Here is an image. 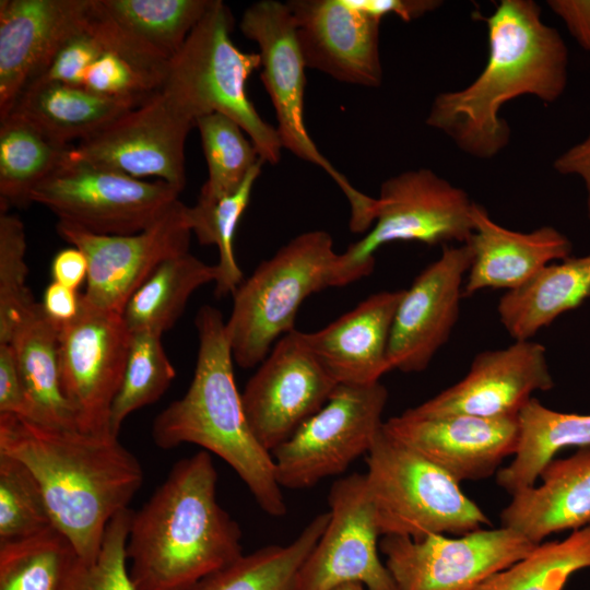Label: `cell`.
<instances>
[{
	"mask_svg": "<svg viewBox=\"0 0 590 590\" xmlns=\"http://www.w3.org/2000/svg\"><path fill=\"white\" fill-rule=\"evenodd\" d=\"M553 387L545 347L532 340H518L476 354L461 380L406 411L418 416L517 417L533 392Z\"/></svg>",
	"mask_w": 590,
	"mask_h": 590,
	"instance_id": "obj_19",
	"label": "cell"
},
{
	"mask_svg": "<svg viewBox=\"0 0 590 590\" xmlns=\"http://www.w3.org/2000/svg\"><path fill=\"white\" fill-rule=\"evenodd\" d=\"M0 452L32 472L54 527L85 563L96 559L108 523L128 509L143 483L139 460L111 434L0 414Z\"/></svg>",
	"mask_w": 590,
	"mask_h": 590,
	"instance_id": "obj_2",
	"label": "cell"
},
{
	"mask_svg": "<svg viewBox=\"0 0 590 590\" xmlns=\"http://www.w3.org/2000/svg\"><path fill=\"white\" fill-rule=\"evenodd\" d=\"M162 84L118 54L105 50L88 69L83 87L107 98L137 106L155 94Z\"/></svg>",
	"mask_w": 590,
	"mask_h": 590,
	"instance_id": "obj_42",
	"label": "cell"
},
{
	"mask_svg": "<svg viewBox=\"0 0 590 590\" xmlns=\"http://www.w3.org/2000/svg\"><path fill=\"white\" fill-rule=\"evenodd\" d=\"M337 257L328 232H305L239 284L225 321L236 364L255 367L280 338L295 330L296 314L306 297L330 287Z\"/></svg>",
	"mask_w": 590,
	"mask_h": 590,
	"instance_id": "obj_6",
	"label": "cell"
},
{
	"mask_svg": "<svg viewBox=\"0 0 590 590\" xmlns=\"http://www.w3.org/2000/svg\"><path fill=\"white\" fill-rule=\"evenodd\" d=\"M239 28L259 47L261 80L273 105L282 146L322 168L340 187L351 213L362 212L370 197L355 189L320 153L305 123L306 63L292 13L286 3L261 0L246 9Z\"/></svg>",
	"mask_w": 590,
	"mask_h": 590,
	"instance_id": "obj_11",
	"label": "cell"
},
{
	"mask_svg": "<svg viewBox=\"0 0 590 590\" xmlns=\"http://www.w3.org/2000/svg\"><path fill=\"white\" fill-rule=\"evenodd\" d=\"M9 343L33 408L31 422L78 428L74 411L61 387L59 329L46 317L40 303L16 326Z\"/></svg>",
	"mask_w": 590,
	"mask_h": 590,
	"instance_id": "obj_28",
	"label": "cell"
},
{
	"mask_svg": "<svg viewBox=\"0 0 590 590\" xmlns=\"http://www.w3.org/2000/svg\"><path fill=\"white\" fill-rule=\"evenodd\" d=\"M208 451L178 460L133 511L126 544L137 590H190L243 553L241 530L217 500Z\"/></svg>",
	"mask_w": 590,
	"mask_h": 590,
	"instance_id": "obj_3",
	"label": "cell"
},
{
	"mask_svg": "<svg viewBox=\"0 0 590 590\" xmlns=\"http://www.w3.org/2000/svg\"><path fill=\"white\" fill-rule=\"evenodd\" d=\"M403 293L371 294L327 327L300 331L306 347L337 385H373L390 370L388 344Z\"/></svg>",
	"mask_w": 590,
	"mask_h": 590,
	"instance_id": "obj_24",
	"label": "cell"
},
{
	"mask_svg": "<svg viewBox=\"0 0 590 590\" xmlns=\"http://www.w3.org/2000/svg\"><path fill=\"white\" fill-rule=\"evenodd\" d=\"M194 119L165 88L91 137L72 145L69 156L146 180L156 178L182 190L185 142Z\"/></svg>",
	"mask_w": 590,
	"mask_h": 590,
	"instance_id": "obj_13",
	"label": "cell"
},
{
	"mask_svg": "<svg viewBox=\"0 0 590 590\" xmlns=\"http://www.w3.org/2000/svg\"><path fill=\"white\" fill-rule=\"evenodd\" d=\"M471 260L467 244L442 246L440 257L404 290L388 344L390 370L423 371L448 341L458 321Z\"/></svg>",
	"mask_w": 590,
	"mask_h": 590,
	"instance_id": "obj_18",
	"label": "cell"
},
{
	"mask_svg": "<svg viewBox=\"0 0 590 590\" xmlns=\"http://www.w3.org/2000/svg\"><path fill=\"white\" fill-rule=\"evenodd\" d=\"M26 239L19 216L0 214V343H9L16 326L37 304L26 286Z\"/></svg>",
	"mask_w": 590,
	"mask_h": 590,
	"instance_id": "obj_40",
	"label": "cell"
},
{
	"mask_svg": "<svg viewBox=\"0 0 590 590\" xmlns=\"http://www.w3.org/2000/svg\"><path fill=\"white\" fill-rule=\"evenodd\" d=\"M286 4L307 68L343 83L381 84L380 20L350 0H291Z\"/></svg>",
	"mask_w": 590,
	"mask_h": 590,
	"instance_id": "obj_22",
	"label": "cell"
},
{
	"mask_svg": "<svg viewBox=\"0 0 590 590\" xmlns=\"http://www.w3.org/2000/svg\"><path fill=\"white\" fill-rule=\"evenodd\" d=\"M76 558L70 541L55 527L0 542V590H62Z\"/></svg>",
	"mask_w": 590,
	"mask_h": 590,
	"instance_id": "obj_34",
	"label": "cell"
},
{
	"mask_svg": "<svg viewBox=\"0 0 590 590\" xmlns=\"http://www.w3.org/2000/svg\"><path fill=\"white\" fill-rule=\"evenodd\" d=\"M105 50L98 38L86 27L59 48L44 72L34 81L83 86L88 69Z\"/></svg>",
	"mask_w": 590,
	"mask_h": 590,
	"instance_id": "obj_43",
	"label": "cell"
},
{
	"mask_svg": "<svg viewBox=\"0 0 590 590\" xmlns=\"http://www.w3.org/2000/svg\"><path fill=\"white\" fill-rule=\"evenodd\" d=\"M71 148L14 113L0 118L1 211L28 205L32 190L67 160Z\"/></svg>",
	"mask_w": 590,
	"mask_h": 590,
	"instance_id": "obj_32",
	"label": "cell"
},
{
	"mask_svg": "<svg viewBox=\"0 0 590 590\" xmlns=\"http://www.w3.org/2000/svg\"><path fill=\"white\" fill-rule=\"evenodd\" d=\"M50 272L54 282L78 291L79 286L87 279V259L74 246L62 249L54 257Z\"/></svg>",
	"mask_w": 590,
	"mask_h": 590,
	"instance_id": "obj_48",
	"label": "cell"
},
{
	"mask_svg": "<svg viewBox=\"0 0 590 590\" xmlns=\"http://www.w3.org/2000/svg\"><path fill=\"white\" fill-rule=\"evenodd\" d=\"M588 137H590V133H589V135H588Z\"/></svg>",
	"mask_w": 590,
	"mask_h": 590,
	"instance_id": "obj_51",
	"label": "cell"
},
{
	"mask_svg": "<svg viewBox=\"0 0 590 590\" xmlns=\"http://www.w3.org/2000/svg\"><path fill=\"white\" fill-rule=\"evenodd\" d=\"M387 400L380 381L338 385L323 406L271 452L280 486L312 487L367 455L382 428Z\"/></svg>",
	"mask_w": 590,
	"mask_h": 590,
	"instance_id": "obj_10",
	"label": "cell"
},
{
	"mask_svg": "<svg viewBox=\"0 0 590 590\" xmlns=\"http://www.w3.org/2000/svg\"><path fill=\"white\" fill-rule=\"evenodd\" d=\"M329 521V511L315 516L285 545H267L243 554L190 590H296L302 566Z\"/></svg>",
	"mask_w": 590,
	"mask_h": 590,
	"instance_id": "obj_33",
	"label": "cell"
},
{
	"mask_svg": "<svg viewBox=\"0 0 590 590\" xmlns=\"http://www.w3.org/2000/svg\"><path fill=\"white\" fill-rule=\"evenodd\" d=\"M338 385L293 330L280 338L247 381V422L270 453L328 401Z\"/></svg>",
	"mask_w": 590,
	"mask_h": 590,
	"instance_id": "obj_17",
	"label": "cell"
},
{
	"mask_svg": "<svg viewBox=\"0 0 590 590\" xmlns=\"http://www.w3.org/2000/svg\"><path fill=\"white\" fill-rule=\"evenodd\" d=\"M589 296L590 252L552 262L519 287L506 291L498 300L497 314L515 341L531 340Z\"/></svg>",
	"mask_w": 590,
	"mask_h": 590,
	"instance_id": "obj_27",
	"label": "cell"
},
{
	"mask_svg": "<svg viewBox=\"0 0 590 590\" xmlns=\"http://www.w3.org/2000/svg\"><path fill=\"white\" fill-rule=\"evenodd\" d=\"M199 346L186 393L160 412L152 423L156 447L184 444L202 447L224 460L269 516L287 512L272 455L251 432L238 391L225 321L219 309L204 305L196 316Z\"/></svg>",
	"mask_w": 590,
	"mask_h": 590,
	"instance_id": "obj_4",
	"label": "cell"
},
{
	"mask_svg": "<svg viewBox=\"0 0 590 590\" xmlns=\"http://www.w3.org/2000/svg\"><path fill=\"white\" fill-rule=\"evenodd\" d=\"M213 0H92L87 31L163 84L168 64Z\"/></svg>",
	"mask_w": 590,
	"mask_h": 590,
	"instance_id": "obj_20",
	"label": "cell"
},
{
	"mask_svg": "<svg viewBox=\"0 0 590 590\" xmlns=\"http://www.w3.org/2000/svg\"><path fill=\"white\" fill-rule=\"evenodd\" d=\"M134 107L130 102L99 96L83 86L34 81L10 113L31 121L50 139L70 145L71 141L91 137Z\"/></svg>",
	"mask_w": 590,
	"mask_h": 590,
	"instance_id": "obj_29",
	"label": "cell"
},
{
	"mask_svg": "<svg viewBox=\"0 0 590 590\" xmlns=\"http://www.w3.org/2000/svg\"><path fill=\"white\" fill-rule=\"evenodd\" d=\"M54 527L43 492L17 459L0 452V542L40 533Z\"/></svg>",
	"mask_w": 590,
	"mask_h": 590,
	"instance_id": "obj_39",
	"label": "cell"
},
{
	"mask_svg": "<svg viewBox=\"0 0 590 590\" xmlns=\"http://www.w3.org/2000/svg\"><path fill=\"white\" fill-rule=\"evenodd\" d=\"M132 514L128 508L110 520L96 559L85 563L78 557L62 590H137L129 576L126 556Z\"/></svg>",
	"mask_w": 590,
	"mask_h": 590,
	"instance_id": "obj_41",
	"label": "cell"
},
{
	"mask_svg": "<svg viewBox=\"0 0 590 590\" xmlns=\"http://www.w3.org/2000/svg\"><path fill=\"white\" fill-rule=\"evenodd\" d=\"M58 235L86 257L84 300L122 315L131 295L165 260L189 252L192 234L188 205L177 200L146 229L129 235H101L58 221Z\"/></svg>",
	"mask_w": 590,
	"mask_h": 590,
	"instance_id": "obj_14",
	"label": "cell"
},
{
	"mask_svg": "<svg viewBox=\"0 0 590 590\" xmlns=\"http://www.w3.org/2000/svg\"><path fill=\"white\" fill-rule=\"evenodd\" d=\"M554 168L563 175H577L586 186L587 212L590 221V137L575 144L554 161Z\"/></svg>",
	"mask_w": 590,
	"mask_h": 590,
	"instance_id": "obj_49",
	"label": "cell"
},
{
	"mask_svg": "<svg viewBox=\"0 0 590 590\" xmlns=\"http://www.w3.org/2000/svg\"><path fill=\"white\" fill-rule=\"evenodd\" d=\"M180 192L162 180L138 179L68 155L32 190L30 201L91 233L129 235L158 221Z\"/></svg>",
	"mask_w": 590,
	"mask_h": 590,
	"instance_id": "obj_9",
	"label": "cell"
},
{
	"mask_svg": "<svg viewBox=\"0 0 590 590\" xmlns=\"http://www.w3.org/2000/svg\"><path fill=\"white\" fill-rule=\"evenodd\" d=\"M590 568V524L560 541L542 542L530 554L473 590H563L577 571Z\"/></svg>",
	"mask_w": 590,
	"mask_h": 590,
	"instance_id": "obj_35",
	"label": "cell"
},
{
	"mask_svg": "<svg viewBox=\"0 0 590 590\" xmlns=\"http://www.w3.org/2000/svg\"><path fill=\"white\" fill-rule=\"evenodd\" d=\"M367 456V486L381 536L420 540L465 533L491 526L486 514L460 483L382 428Z\"/></svg>",
	"mask_w": 590,
	"mask_h": 590,
	"instance_id": "obj_7",
	"label": "cell"
},
{
	"mask_svg": "<svg viewBox=\"0 0 590 590\" xmlns=\"http://www.w3.org/2000/svg\"><path fill=\"white\" fill-rule=\"evenodd\" d=\"M333 590H366V589L359 583H345V585L334 588Z\"/></svg>",
	"mask_w": 590,
	"mask_h": 590,
	"instance_id": "obj_50",
	"label": "cell"
},
{
	"mask_svg": "<svg viewBox=\"0 0 590 590\" xmlns=\"http://www.w3.org/2000/svg\"><path fill=\"white\" fill-rule=\"evenodd\" d=\"M162 335L149 330L131 333L122 381L110 411L109 427L115 436H119L122 423L131 413L155 403L176 377Z\"/></svg>",
	"mask_w": 590,
	"mask_h": 590,
	"instance_id": "obj_37",
	"label": "cell"
},
{
	"mask_svg": "<svg viewBox=\"0 0 590 590\" xmlns=\"http://www.w3.org/2000/svg\"><path fill=\"white\" fill-rule=\"evenodd\" d=\"M517 418L519 440L515 458L496 473V483L510 495L533 486L559 450L590 447V414L554 411L533 397Z\"/></svg>",
	"mask_w": 590,
	"mask_h": 590,
	"instance_id": "obj_30",
	"label": "cell"
},
{
	"mask_svg": "<svg viewBox=\"0 0 590 590\" xmlns=\"http://www.w3.org/2000/svg\"><path fill=\"white\" fill-rule=\"evenodd\" d=\"M234 19L221 0L193 27L170 60L161 87L167 90L194 119L220 113L237 122L255 144L263 163L275 165L283 149L276 128L257 111L246 91L260 68L258 52L241 51L232 40Z\"/></svg>",
	"mask_w": 590,
	"mask_h": 590,
	"instance_id": "obj_5",
	"label": "cell"
},
{
	"mask_svg": "<svg viewBox=\"0 0 590 590\" xmlns=\"http://www.w3.org/2000/svg\"><path fill=\"white\" fill-rule=\"evenodd\" d=\"M131 333L121 315L93 307L83 295L79 316L59 330L61 387L80 430L111 434L110 411L122 381Z\"/></svg>",
	"mask_w": 590,
	"mask_h": 590,
	"instance_id": "obj_16",
	"label": "cell"
},
{
	"mask_svg": "<svg viewBox=\"0 0 590 590\" xmlns=\"http://www.w3.org/2000/svg\"><path fill=\"white\" fill-rule=\"evenodd\" d=\"M328 503V524L300 568L296 590H333L345 583L397 590L379 556L381 533L365 473L337 480Z\"/></svg>",
	"mask_w": 590,
	"mask_h": 590,
	"instance_id": "obj_15",
	"label": "cell"
},
{
	"mask_svg": "<svg viewBox=\"0 0 590 590\" xmlns=\"http://www.w3.org/2000/svg\"><path fill=\"white\" fill-rule=\"evenodd\" d=\"M536 545L503 526L456 538L384 535L379 541L397 590H473L524 558Z\"/></svg>",
	"mask_w": 590,
	"mask_h": 590,
	"instance_id": "obj_12",
	"label": "cell"
},
{
	"mask_svg": "<svg viewBox=\"0 0 590 590\" xmlns=\"http://www.w3.org/2000/svg\"><path fill=\"white\" fill-rule=\"evenodd\" d=\"M473 205L463 189L428 168L386 179L376 198L371 229L338 253L330 286H344L369 275L376 251L390 243L465 244L473 232Z\"/></svg>",
	"mask_w": 590,
	"mask_h": 590,
	"instance_id": "obj_8",
	"label": "cell"
},
{
	"mask_svg": "<svg viewBox=\"0 0 590 590\" xmlns=\"http://www.w3.org/2000/svg\"><path fill=\"white\" fill-rule=\"evenodd\" d=\"M196 127L209 172L197 201L212 203L236 191L263 162L249 137L229 117L206 114L196 120Z\"/></svg>",
	"mask_w": 590,
	"mask_h": 590,
	"instance_id": "obj_36",
	"label": "cell"
},
{
	"mask_svg": "<svg viewBox=\"0 0 590 590\" xmlns=\"http://www.w3.org/2000/svg\"><path fill=\"white\" fill-rule=\"evenodd\" d=\"M547 5L564 22L575 40L590 50V0H550Z\"/></svg>",
	"mask_w": 590,
	"mask_h": 590,
	"instance_id": "obj_47",
	"label": "cell"
},
{
	"mask_svg": "<svg viewBox=\"0 0 590 590\" xmlns=\"http://www.w3.org/2000/svg\"><path fill=\"white\" fill-rule=\"evenodd\" d=\"M382 430L428 459L458 483L479 481L497 473L503 460L516 453L519 440L517 417L418 416L405 410L385 421Z\"/></svg>",
	"mask_w": 590,
	"mask_h": 590,
	"instance_id": "obj_21",
	"label": "cell"
},
{
	"mask_svg": "<svg viewBox=\"0 0 590 590\" xmlns=\"http://www.w3.org/2000/svg\"><path fill=\"white\" fill-rule=\"evenodd\" d=\"M539 479V486L511 495L500 514L503 527L540 544L551 534L590 524V447L551 460Z\"/></svg>",
	"mask_w": 590,
	"mask_h": 590,
	"instance_id": "obj_26",
	"label": "cell"
},
{
	"mask_svg": "<svg viewBox=\"0 0 590 590\" xmlns=\"http://www.w3.org/2000/svg\"><path fill=\"white\" fill-rule=\"evenodd\" d=\"M217 279L216 264H206L189 252L169 258L131 295L122 319L131 332L163 334L181 316L192 293Z\"/></svg>",
	"mask_w": 590,
	"mask_h": 590,
	"instance_id": "obj_31",
	"label": "cell"
},
{
	"mask_svg": "<svg viewBox=\"0 0 590 590\" xmlns=\"http://www.w3.org/2000/svg\"><path fill=\"white\" fill-rule=\"evenodd\" d=\"M473 232L465 243L472 260L463 297L484 288L519 287L542 268L571 253V243L553 226L531 232L511 231L496 223L480 204L472 211Z\"/></svg>",
	"mask_w": 590,
	"mask_h": 590,
	"instance_id": "obj_25",
	"label": "cell"
},
{
	"mask_svg": "<svg viewBox=\"0 0 590 590\" xmlns=\"http://www.w3.org/2000/svg\"><path fill=\"white\" fill-rule=\"evenodd\" d=\"M0 414L33 421V408L10 343H0Z\"/></svg>",
	"mask_w": 590,
	"mask_h": 590,
	"instance_id": "obj_44",
	"label": "cell"
},
{
	"mask_svg": "<svg viewBox=\"0 0 590 590\" xmlns=\"http://www.w3.org/2000/svg\"><path fill=\"white\" fill-rule=\"evenodd\" d=\"M262 164L257 165L233 193L212 203L197 201L194 205L188 206L191 229L199 243L214 245L219 250V279L214 291L217 297L233 295L244 281L235 257L234 238Z\"/></svg>",
	"mask_w": 590,
	"mask_h": 590,
	"instance_id": "obj_38",
	"label": "cell"
},
{
	"mask_svg": "<svg viewBox=\"0 0 590 590\" xmlns=\"http://www.w3.org/2000/svg\"><path fill=\"white\" fill-rule=\"evenodd\" d=\"M350 2L380 21L387 15H396L405 22L418 19L441 4V1L437 0H350Z\"/></svg>",
	"mask_w": 590,
	"mask_h": 590,
	"instance_id": "obj_46",
	"label": "cell"
},
{
	"mask_svg": "<svg viewBox=\"0 0 590 590\" xmlns=\"http://www.w3.org/2000/svg\"><path fill=\"white\" fill-rule=\"evenodd\" d=\"M91 2L0 1V118L11 111L59 48L87 27Z\"/></svg>",
	"mask_w": 590,
	"mask_h": 590,
	"instance_id": "obj_23",
	"label": "cell"
},
{
	"mask_svg": "<svg viewBox=\"0 0 590 590\" xmlns=\"http://www.w3.org/2000/svg\"><path fill=\"white\" fill-rule=\"evenodd\" d=\"M40 305L49 321L60 330L79 316L82 294L52 281L46 287Z\"/></svg>",
	"mask_w": 590,
	"mask_h": 590,
	"instance_id": "obj_45",
	"label": "cell"
},
{
	"mask_svg": "<svg viewBox=\"0 0 590 590\" xmlns=\"http://www.w3.org/2000/svg\"><path fill=\"white\" fill-rule=\"evenodd\" d=\"M485 22V67L463 88L436 95L426 117L427 126L482 160L509 143L510 128L500 115L505 104L523 95L553 103L568 80V49L535 1L502 0Z\"/></svg>",
	"mask_w": 590,
	"mask_h": 590,
	"instance_id": "obj_1",
	"label": "cell"
}]
</instances>
